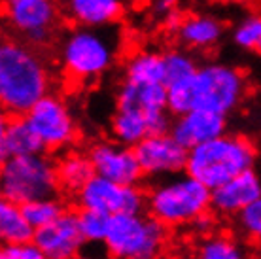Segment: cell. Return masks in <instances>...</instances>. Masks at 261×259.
<instances>
[{
  "mask_svg": "<svg viewBox=\"0 0 261 259\" xmlns=\"http://www.w3.org/2000/svg\"><path fill=\"white\" fill-rule=\"evenodd\" d=\"M49 70L25 40H4L0 45V104L6 116H25L49 93Z\"/></svg>",
  "mask_w": 261,
  "mask_h": 259,
  "instance_id": "obj_1",
  "label": "cell"
},
{
  "mask_svg": "<svg viewBox=\"0 0 261 259\" xmlns=\"http://www.w3.org/2000/svg\"><path fill=\"white\" fill-rule=\"evenodd\" d=\"M121 42L123 38L116 25H74L59 42L61 68L72 82H97L116 65Z\"/></svg>",
  "mask_w": 261,
  "mask_h": 259,
  "instance_id": "obj_2",
  "label": "cell"
},
{
  "mask_svg": "<svg viewBox=\"0 0 261 259\" xmlns=\"http://www.w3.org/2000/svg\"><path fill=\"white\" fill-rule=\"evenodd\" d=\"M255 148L241 135H220L190 149L186 172L216 189L233 176L254 169Z\"/></svg>",
  "mask_w": 261,
  "mask_h": 259,
  "instance_id": "obj_3",
  "label": "cell"
},
{
  "mask_svg": "<svg viewBox=\"0 0 261 259\" xmlns=\"http://www.w3.org/2000/svg\"><path fill=\"white\" fill-rule=\"evenodd\" d=\"M148 214L167 227L191 225L212 210V189L190 176H169L148 191Z\"/></svg>",
  "mask_w": 261,
  "mask_h": 259,
  "instance_id": "obj_4",
  "label": "cell"
},
{
  "mask_svg": "<svg viewBox=\"0 0 261 259\" xmlns=\"http://www.w3.org/2000/svg\"><path fill=\"white\" fill-rule=\"evenodd\" d=\"M0 189L4 199L17 204L55 197L61 189L57 163L46 156V151L4 159L0 170Z\"/></svg>",
  "mask_w": 261,
  "mask_h": 259,
  "instance_id": "obj_5",
  "label": "cell"
},
{
  "mask_svg": "<svg viewBox=\"0 0 261 259\" xmlns=\"http://www.w3.org/2000/svg\"><path fill=\"white\" fill-rule=\"evenodd\" d=\"M167 229L153 216L121 214L110 216V227L105 240L106 252L118 259H151L163 252Z\"/></svg>",
  "mask_w": 261,
  "mask_h": 259,
  "instance_id": "obj_6",
  "label": "cell"
},
{
  "mask_svg": "<svg viewBox=\"0 0 261 259\" xmlns=\"http://www.w3.org/2000/svg\"><path fill=\"white\" fill-rule=\"evenodd\" d=\"M246 93V80L239 68L225 63H206L199 66L190 84L193 108L229 116Z\"/></svg>",
  "mask_w": 261,
  "mask_h": 259,
  "instance_id": "obj_7",
  "label": "cell"
},
{
  "mask_svg": "<svg viewBox=\"0 0 261 259\" xmlns=\"http://www.w3.org/2000/svg\"><path fill=\"white\" fill-rule=\"evenodd\" d=\"M4 19L21 40L40 47L57 36L61 8L57 0H4Z\"/></svg>",
  "mask_w": 261,
  "mask_h": 259,
  "instance_id": "obj_8",
  "label": "cell"
},
{
  "mask_svg": "<svg viewBox=\"0 0 261 259\" xmlns=\"http://www.w3.org/2000/svg\"><path fill=\"white\" fill-rule=\"evenodd\" d=\"M76 202L80 208H93L108 216L121 212L140 214L148 208V193L138 184L125 186L95 174L76 193Z\"/></svg>",
  "mask_w": 261,
  "mask_h": 259,
  "instance_id": "obj_9",
  "label": "cell"
},
{
  "mask_svg": "<svg viewBox=\"0 0 261 259\" xmlns=\"http://www.w3.org/2000/svg\"><path fill=\"white\" fill-rule=\"evenodd\" d=\"M27 121L42 140L46 151L66 149L78 135L76 119L59 95L47 93L25 114Z\"/></svg>",
  "mask_w": 261,
  "mask_h": 259,
  "instance_id": "obj_10",
  "label": "cell"
},
{
  "mask_svg": "<svg viewBox=\"0 0 261 259\" xmlns=\"http://www.w3.org/2000/svg\"><path fill=\"white\" fill-rule=\"evenodd\" d=\"M135 151L142 167L144 178L151 180H163L186 172L190 156V149L184 148L170 133L148 135L135 146Z\"/></svg>",
  "mask_w": 261,
  "mask_h": 259,
  "instance_id": "obj_11",
  "label": "cell"
},
{
  "mask_svg": "<svg viewBox=\"0 0 261 259\" xmlns=\"http://www.w3.org/2000/svg\"><path fill=\"white\" fill-rule=\"evenodd\" d=\"M87 156L95 167V174L125 186L142 182L144 172L133 146L121 144L118 140L97 142L89 148Z\"/></svg>",
  "mask_w": 261,
  "mask_h": 259,
  "instance_id": "obj_12",
  "label": "cell"
},
{
  "mask_svg": "<svg viewBox=\"0 0 261 259\" xmlns=\"http://www.w3.org/2000/svg\"><path fill=\"white\" fill-rule=\"evenodd\" d=\"M33 240L46 259L76 257L85 246V239L78 225V216L68 210L47 225L34 229Z\"/></svg>",
  "mask_w": 261,
  "mask_h": 259,
  "instance_id": "obj_13",
  "label": "cell"
},
{
  "mask_svg": "<svg viewBox=\"0 0 261 259\" xmlns=\"http://www.w3.org/2000/svg\"><path fill=\"white\" fill-rule=\"evenodd\" d=\"M261 197V176L248 169L212 189V210L225 218H235Z\"/></svg>",
  "mask_w": 261,
  "mask_h": 259,
  "instance_id": "obj_14",
  "label": "cell"
},
{
  "mask_svg": "<svg viewBox=\"0 0 261 259\" xmlns=\"http://www.w3.org/2000/svg\"><path fill=\"white\" fill-rule=\"evenodd\" d=\"M225 133H227V116L201 108H193L182 116H176L170 127V135L188 149Z\"/></svg>",
  "mask_w": 261,
  "mask_h": 259,
  "instance_id": "obj_15",
  "label": "cell"
},
{
  "mask_svg": "<svg viewBox=\"0 0 261 259\" xmlns=\"http://www.w3.org/2000/svg\"><path fill=\"white\" fill-rule=\"evenodd\" d=\"M129 0H63V13L74 25L110 27L123 17Z\"/></svg>",
  "mask_w": 261,
  "mask_h": 259,
  "instance_id": "obj_16",
  "label": "cell"
},
{
  "mask_svg": "<svg viewBox=\"0 0 261 259\" xmlns=\"http://www.w3.org/2000/svg\"><path fill=\"white\" fill-rule=\"evenodd\" d=\"M46 151L42 140L33 131L25 116H6L0 127V157L2 161L10 157L31 156Z\"/></svg>",
  "mask_w": 261,
  "mask_h": 259,
  "instance_id": "obj_17",
  "label": "cell"
},
{
  "mask_svg": "<svg viewBox=\"0 0 261 259\" xmlns=\"http://www.w3.org/2000/svg\"><path fill=\"white\" fill-rule=\"evenodd\" d=\"M176 31L184 45L193 49H210L220 42L223 27L212 15H190L180 21Z\"/></svg>",
  "mask_w": 261,
  "mask_h": 259,
  "instance_id": "obj_18",
  "label": "cell"
},
{
  "mask_svg": "<svg viewBox=\"0 0 261 259\" xmlns=\"http://www.w3.org/2000/svg\"><path fill=\"white\" fill-rule=\"evenodd\" d=\"M123 80L138 84H165V55L150 49L135 53L123 68Z\"/></svg>",
  "mask_w": 261,
  "mask_h": 259,
  "instance_id": "obj_19",
  "label": "cell"
},
{
  "mask_svg": "<svg viewBox=\"0 0 261 259\" xmlns=\"http://www.w3.org/2000/svg\"><path fill=\"white\" fill-rule=\"evenodd\" d=\"M34 227L23 214V208L17 202L4 199L0 202V239L4 244L8 242H23L33 240Z\"/></svg>",
  "mask_w": 261,
  "mask_h": 259,
  "instance_id": "obj_20",
  "label": "cell"
},
{
  "mask_svg": "<svg viewBox=\"0 0 261 259\" xmlns=\"http://www.w3.org/2000/svg\"><path fill=\"white\" fill-rule=\"evenodd\" d=\"M57 172H59L61 188L76 195L95 176V167L89 156L68 153L57 163Z\"/></svg>",
  "mask_w": 261,
  "mask_h": 259,
  "instance_id": "obj_21",
  "label": "cell"
},
{
  "mask_svg": "<svg viewBox=\"0 0 261 259\" xmlns=\"http://www.w3.org/2000/svg\"><path fill=\"white\" fill-rule=\"evenodd\" d=\"M110 131L114 140L135 148L140 140L150 135V121L138 112L116 110V114L112 116Z\"/></svg>",
  "mask_w": 261,
  "mask_h": 259,
  "instance_id": "obj_22",
  "label": "cell"
},
{
  "mask_svg": "<svg viewBox=\"0 0 261 259\" xmlns=\"http://www.w3.org/2000/svg\"><path fill=\"white\" fill-rule=\"evenodd\" d=\"M197 66L195 59L184 51H169L165 53V85L167 87H180L188 85L195 78Z\"/></svg>",
  "mask_w": 261,
  "mask_h": 259,
  "instance_id": "obj_23",
  "label": "cell"
},
{
  "mask_svg": "<svg viewBox=\"0 0 261 259\" xmlns=\"http://www.w3.org/2000/svg\"><path fill=\"white\" fill-rule=\"evenodd\" d=\"M76 216H78V225L84 235L85 244H105L108 227H110V216L93 208H80Z\"/></svg>",
  "mask_w": 261,
  "mask_h": 259,
  "instance_id": "obj_24",
  "label": "cell"
},
{
  "mask_svg": "<svg viewBox=\"0 0 261 259\" xmlns=\"http://www.w3.org/2000/svg\"><path fill=\"white\" fill-rule=\"evenodd\" d=\"M21 208H23L25 218L34 229L47 225L49 221L57 220L65 212V204L57 197H44V199L29 201L25 204H21Z\"/></svg>",
  "mask_w": 261,
  "mask_h": 259,
  "instance_id": "obj_25",
  "label": "cell"
},
{
  "mask_svg": "<svg viewBox=\"0 0 261 259\" xmlns=\"http://www.w3.org/2000/svg\"><path fill=\"white\" fill-rule=\"evenodd\" d=\"M197 255L201 259H241L244 255L242 246L229 237H206L199 244Z\"/></svg>",
  "mask_w": 261,
  "mask_h": 259,
  "instance_id": "obj_26",
  "label": "cell"
},
{
  "mask_svg": "<svg viewBox=\"0 0 261 259\" xmlns=\"http://www.w3.org/2000/svg\"><path fill=\"white\" fill-rule=\"evenodd\" d=\"M233 42L241 49L261 53V15H250L242 19L233 31Z\"/></svg>",
  "mask_w": 261,
  "mask_h": 259,
  "instance_id": "obj_27",
  "label": "cell"
},
{
  "mask_svg": "<svg viewBox=\"0 0 261 259\" xmlns=\"http://www.w3.org/2000/svg\"><path fill=\"white\" fill-rule=\"evenodd\" d=\"M235 225L244 239L261 246V197L235 216Z\"/></svg>",
  "mask_w": 261,
  "mask_h": 259,
  "instance_id": "obj_28",
  "label": "cell"
},
{
  "mask_svg": "<svg viewBox=\"0 0 261 259\" xmlns=\"http://www.w3.org/2000/svg\"><path fill=\"white\" fill-rule=\"evenodd\" d=\"M2 259H44V253L34 240H23V242H8L0 250Z\"/></svg>",
  "mask_w": 261,
  "mask_h": 259,
  "instance_id": "obj_29",
  "label": "cell"
},
{
  "mask_svg": "<svg viewBox=\"0 0 261 259\" xmlns=\"http://www.w3.org/2000/svg\"><path fill=\"white\" fill-rule=\"evenodd\" d=\"M178 2L180 0H153L151 2V10H153V13H155L157 17H161L165 21L167 17L176 13Z\"/></svg>",
  "mask_w": 261,
  "mask_h": 259,
  "instance_id": "obj_30",
  "label": "cell"
},
{
  "mask_svg": "<svg viewBox=\"0 0 261 259\" xmlns=\"http://www.w3.org/2000/svg\"><path fill=\"white\" fill-rule=\"evenodd\" d=\"M212 225H214V218L208 214V212H204V214H201L199 218H197L193 223H191V227L195 229L197 233H201L206 237V233H208L210 229H212Z\"/></svg>",
  "mask_w": 261,
  "mask_h": 259,
  "instance_id": "obj_31",
  "label": "cell"
}]
</instances>
